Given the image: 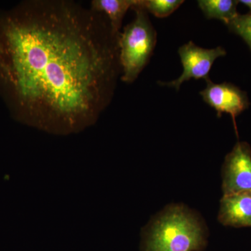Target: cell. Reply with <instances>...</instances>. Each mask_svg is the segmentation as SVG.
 Returning a JSON list of instances; mask_svg holds the SVG:
<instances>
[{"label":"cell","mask_w":251,"mask_h":251,"mask_svg":"<svg viewBox=\"0 0 251 251\" xmlns=\"http://www.w3.org/2000/svg\"><path fill=\"white\" fill-rule=\"evenodd\" d=\"M205 81V89L200 92L203 100L216 110L217 117L223 113L230 115L237 134L236 119L250 106L247 92L230 82L216 84L210 78Z\"/></svg>","instance_id":"obj_6"},{"label":"cell","mask_w":251,"mask_h":251,"mask_svg":"<svg viewBox=\"0 0 251 251\" xmlns=\"http://www.w3.org/2000/svg\"><path fill=\"white\" fill-rule=\"evenodd\" d=\"M119 35L105 15L72 0L0 11V95L11 117L56 135L95 125L121 77Z\"/></svg>","instance_id":"obj_1"},{"label":"cell","mask_w":251,"mask_h":251,"mask_svg":"<svg viewBox=\"0 0 251 251\" xmlns=\"http://www.w3.org/2000/svg\"><path fill=\"white\" fill-rule=\"evenodd\" d=\"M183 0H138V5L157 18L171 16L184 3Z\"/></svg>","instance_id":"obj_10"},{"label":"cell","mask_w":251,"mask_h":251,"mask_svg":"<svg viewBox=\"0 0 251 251\" xmlns=\"http://www.w3.org/2000/svg\"><path fill=\"white\" fill-rule=\"evenodd\" d=\"M224 196L251 193V148L238 142L225 158L223 166Z\"/></svg>","instance_id":"obj_5"},{"label":"cell","mask_w":251,"mask_h":251,"mask_svg":"<svg viewBox=\"0 0 251 251\" xmlns=\"http://www.w3.org/2000/svg\"><path fill=\"white\" fill-rule=\"evenodd\" d=\"M135 18L119 35L120 79L126 83L134 82L150 62L157 41V34L148 13L136 4L132 8Z\"/></svg>","instance_id":"obj_3"},{"label":"cell","mask_w":251,"mask_h":251,"mask_svg":"<svg viewBox=\"0 0 251 251\" xmlns=\"http://www.w3.org/2000/svg\"><path fill=\"white\" fill-rule=\"evenodd\" d=\"M205 244L202 222L184 206L167 208L144 232V251H201Z\"/></svg>","instance_id":"obj_2"},{"label":"cell","mask_w":251,"mask_h":251,"mask_svg":"<svg viewBox=\"0 0 251 251\" xmlns=\"http://www.w3.org/2000/svg\"><path fill=\"white\" fill-rule=\"evenodd\" d=\"M183 72L176 80L170 82L158 81V85L163 87H172L179 91L180 87L186 81L191 79L209 78V74L214 62L219 57L227 54L224 48L218 46L214 49H207L199 47L193 41L181 46L178 50Z\"/></svg>","instance_id":"obj_4"},{"label":"cell","mask_w":251,"mask_h":251,"mask_svg":"<svg viewBox=\"0 0 251 251\" xmlns=\"http://www.w3.org/2000/svg\"><path fill=\"white\" fill-rule=\"evenodd\" d=\"M218 219L225 226L251 227V193L224 196Z\"/></svg>","instance_id":"obj_7"},{"label":"cell","mask_w":251,"mask_h":251,"mask_svg":"<svg viewBox=\"0 0 251 251\" xmlns=\"http://www.w3.org/2000/svg\"><path fill=\"white\" fill-rule=\"evenodd\" d=\"M226 26L245 41L251 52V14H239Z\"/></svg>","instance_id":"obj_11"},{"label":"cell","mask_w":251,"mask_h":251,"mask_svg":"<svg viewBox=\"0 0 251 251\" xmlns=\"http://www.w3.org/2000/svg\"><path fill=\"white\" fill-rule=\"evenodd\" d=\"M198 6L207 19L222 21L226 25L237 17V0H199Z\"/></svg>","instance_id":"obj_9"},{"label":"cell","mask_w":251,"mask_h":251,"mask_svg":"<svg viewBox=\"0 0 251 251\" xmlns=\"http://www.w3.org/2000/svg\"><path fill=\"white\" fill-rule=\"evenodd\" d=\"M239 3L244 4V6L249 8V11H250L249 14H251V0H239Z\"/></svg>","instance_id":"obj_12"},{"label":"cell","mask_w":251,"mask_h":251,"mask_svg":"<svg viewBox=\"0 0 251 251\" xmlns=\"http://www.w3.org/2000/svg\"><path fill=\"white\" fill-rule=\"evenodd\" d=\"M136 4V0H93L90 9L102 13L108 18L112 31L120 34L122 21L128 9Z\"/></svg>","instance_id":"obj_8"}]
</instances>
